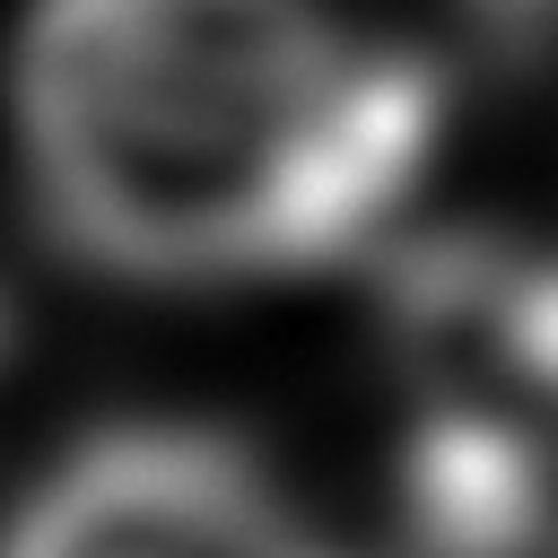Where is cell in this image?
Segmentation results:
<instances>
[{"label":"cell","instance_id":"cell-1","mask_svg":"<svg viewBox=\"0 0 558 558\" xmlns=\"http://www.w3.org/2000/svg\"><path fill=\"white\" fill-rule=\"evenodd\" d=\"M9 113L70 253L148 288H235L375 235L445 87L331 0H35Z\"/></svg>","mask_w":558,"mask_h":558},{"label":"cell","instance_id":"cell-2","mask_svg":"<svg viewBox=\"0 0 558 558\" xmlns=\"http://www.w3.org/2000/svg\"><path fill=\"white\" fill-rule=\"evenodd\" d=\"M0 558H349L235 436L105 427L9 514Z\"/></svg>","mask_w":558,"mask_h":558},{"label":"cell","instance_id":"cell-3","mask_svg":"<svg viewBox=\"0 0 558 558\" xmlns=\"http://www.w3.org/2000/svg\"><path fill=\"white\" fill-rule=\"evenodd\" d=\"M384 314L410 401L488 410L558 436V244L445 227L392 262Z\"/></svg>","mask_w":558,"mask_h":558},{"label":"cell","instance_id":"cell-4","mask_svg":"<svg viewBox=\"0 0 558 558\" xmlns=\"http://www.w3.org/2000/svg\"><path fill=\"white\" fill-rule=\"evenodd\" d=\"M410 558H558V436L488 410H410L401 436Z\"/></svg>","mask_w":558,"mask_h":558},{"label":"cell","instance_id":"cell-5","mask_svg":"<svg viewBox=\"0 0 558 558\" xmlns=\"http://www.w3.org/2000/svg\"><path fill=\"white\" fill-rule=\"evenodd\" d=\"M497 26H558V0H480Z\"/></svg>","mask_w":558,"mask_h":558},{"label":"cell","instance_id":"cell-6","mask_svg":"<svg viewBox=\"0 0 558 558\" xmlns=\"http://www.w3.org/2000/svg\"><path fill=\"white\" fill-rule=\"evenodd\" d=\"M0 349H9V296H0Z\"/></svg>","mask_w":558,"mask_h":558}]
</instances>
